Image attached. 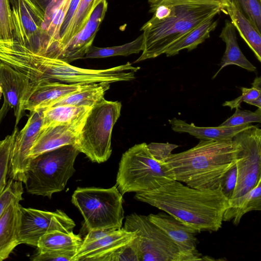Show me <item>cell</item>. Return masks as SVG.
<instances>
[{
	"label": "cell",
	"mask_w": 261,
	"mask_h": 261,
	"mask_svg": "<svg viewBox=\"0 0 261 261\" xmlns=\"http://www.w3.org/2000/svg\"><path fill=\"white\" fill-rule=\"evenodd\" d=\"M248 104L255 106L258 108L261 109V97L249 101Z\"/></svg>",
	"instance_id": "cell-45"
},
{
	"label": "cell",
	"mask_w": 261,
	"mask_h": 261,
	"mask_svg": "<svg viewBox=\"0 0 261 261\" xmlns=\"http://www.w3.org/2000/svg\"><path fill=\"white\" fill-rule=\"evenodd\" d=\"M142 34L134 41L126 44L108 47L91 46L84 59L102 58L117 56H127L138 54L143 49Z\"/></svg>",
	"instance_id": "cell-29"
},
{
	"label": "cell",
	"mask_w": 261,
	"mask_h": 261,
	"mask_svg": "<svg viewBox=\"0 0 261 261\" xmlns=\"http://www.w3.org/2000/svg\"><path fill=\"white\" fill-rule=\"evenodd\" d=\"M109 83L92 84L89 87L72 93L53 103L49 107L69 105L79 107L92 108L103 98L106 91L109 89ZM49 108V107H48Z\"/></svg>",
	"instance_id": "cell-26"
},
{
	"label": "cell",
	"mask_w": 261,
	"mask_h": 261,
	"mask_svg": "<svg viewBox=\"0 0 261 261\" xmlns=\"http://www.w3.org/2000/svg\"><path fill=\"white\" fill-rule=\"evenodd\" d=\"M252 122H261V109L255 112L249 110H241L236 108L234 113L227 119L219 126H234Z\"/></svg>",
	"instance_id": "cell-34"
},
{
	"label": "cell",
	"mask_w": 261,
	"mask_h": 261,
	"mask_svg": "<svg viewBox=\"0 0 261 261\" xmlns=\"http://www.w3.org/2000/svg\"><path fill=\"white\" fill-rule=\"evenodd\" d=\"M152 0H148V3H149L150 2H151Z\"/></svg>",
	"instance_id": "cell-47"
},
{
	"label": "cell",
	"mask_w": 261,
	"mask_h": 261,
	"mask_svg": "<svg viewBox=\"0 0 261 261\" xmlns=\"http://www.w3.org/2000/svg\"><path fill=\"white\" fill-rule=\"evenodd\" d=\"M136 234L134 242L139 261H192L194 256L183 252L147 216L133 213L127 216L123 227Z\"/></svg>",
	"instance_id": "cell-8"
},
{
	"label": "cell",
	"mask_w": 261,
	"mask_h": 261,
	"mask_svg": "<svg viewBox=\"0 0 261 261\" xmlns=\"http://www.w3.org/2000/svg\"><path fill=\"white\" fill-rule=\"evenodd\" d=\"M231 0H152L149 3V11L161 5L174 6L186 4H213L221 7L223 12H226V8L229 6Z\"/></svg>",
	"instance_id": "cell-36"
},
{
	"label": "cell",
	"mask_w": 261,
	"mask_h": 261,
	"mask_svg": "<svg viewBox=\"0 0 261 261\" xmlns=\"http://www.w3.org/2000/svg\"><path fill=\"white\" fill-rule=\"evenodd\" d=\"M237 168L236 165L230 168L222 178L220 187L224 196L229 200L233 193L237 182Z\"/></svg>",
	"instance_id": "cell-40"
},
{
	"label": "cell",
	"mask_w": 261,
	"mask_h": 261,
	"mask_svg": "<svg viewBox=\"0 0 261 261\" xmlns=\"http://www.w3.org/2000/svg\"><path fill=\"white\" fill-rule=\"evenodd\" d=\"M173 180L165 162L156 160L147 144L142 143L135 145L122 154L116 185L123 195L152 191Z\"/></svg>",
	"instance_id": "cell-5"
},
{
	"label": "cell",
	"mask_w": 261,
	"mask_h": 261,
	"mask_svg": "<svg viewBox=\"0 0 261 261\" xmlns=\"http://www.w3.org/2000/svg\"><path fill=\"white\" fill-rule=\"evenodd\" d=\"M91 108L69 105L55 106L42 111L41 129L49 127L72 123L85 118Z\"/></svg>",
	"instance_id": "cell-23"
},
{
	"label": "cell",
	"mask_w": 261,
	"mask_h": 261,
	"mask_svg": "<svg viewBox=\"0 0 261 261\" xmlns=\"http://www.w3.org/2000/svg\"><path fill=\"white\" fill-rule=\"evenodd\" d=\"M245 14L247 18L260 33L261 31V5L259 0H231Z\"/></svg>",
	"instance_id": "cell-32"
},
{
	"label": "cell",
	"mask_w": 261,
	"mask_h": 261,
	"mask_svg": "<svg viewBox=\"0 0 261 261\" xmlns=\"http://www.w3.org/2000/svg\"><path fill=\"white\" fill-rule=\"evenodd\" d=\"M99 0H80L75 14L64 36L60 40L56 58L65 45L86 25L95 5Z\"/></svg>",
	"instance_id": "cell-27"
},
{
	"label": "cell",
	"mask_w": 261,
	"mask_h": 261,
	"mask_svg": "<svg viewBox=\"0 0 261 261\" xmlns=\"http://www.w3.org/2000/svg\"><path fill=\"white\" fill-rule=\"evenodd\" d=\"M18 129L15 127L11 135L0 140V195L9 179L10 161L13 143Z\"/></svg>",
	"instance_id": "cell-30"
},
{
	"label": "cell",
	"mask_w": 261,
	"mask_h": 261,
	"mask_svg": "<svg viewBox=\"0 0 261 261\" xmlns=\"http://www.w3.org/2000/svg\"><path fill=\"white\" fill-rule=\"evenodd\" d=\"M261 210V178L256 186L242 198L239 205L234 208L226 209L223 221L232 220L233 224L238 225L242 217L252 211Z\"/></svg>",
	"instance_id": "cell-28"
},
{
	"label": "cell",
	"mask_w": 261,
	"mask_h": 261,
	"mask_svg": "<svg viewBox=\"0 0 261 261\" xmlns=\"http://www.w3.org/2000/svg\"><path fill=\"white\" fill-rule=\"evenodd\" d=\"M13 26L12 39L40 54L44 37L45 13L31 0H10Z\"/></svg>",
	"instance_id": "cell-10"
},
{
	"label": "cell",
	"mask_w": 261,
	"mask_h": 261,
	"mask_svg": "<svg viewBox=\"0 0 261 261\" xmlns=\"http://www.w3.org/2000/svg\"><path fill=\"white\" fill-rule=\"evenodd\" d=\"M219 37L225 42L226 49L220 63V68L212 77L213 80L222 69L230 65H237L251 72L256 70V67L246 58L240 48L237 42L236 28L231 21L225 20Z\"/></svg>",
	"instance_id": "cell-21"
},
{
	"label": "cell",
	"mask_w": 261,
	"mask_h": 261,
	"mask_svg": "<svg viewBox=\"0 0 261 261\" xmlns=\"http://www.w3.org/2000/svg\"><path fill=\"white\" fill-rule=\"evenodd\" d=\"M147 216L152 223L171 239L183 252L194 256L197 260L205 259L197 250V239L196 234L198 232L196 230L165 212L150 214Z\"/></svg>",
	"instance_id": "cell-15"
},
{
	"label": "cell",
	"mask_w": 261,
	"mask_h": 261,
	"mask_svg": "<svg viewBox=\"0 0 261 261\" xmlns=\"http://www.w3.org/2000/svg\"><path fill=\"white\" fill-rule=\"evenodd\" d=\"M39 9L45 13L48 6L54 1L56 0H31Z\"/></svg>",
	"instance_id": "cell-43"
},
{
	"label": "cell",
	"mask_w": 261,
	"mask_h": 261,
	"mask_svg": "<svg viewBox=\"0 0 261 261\" xmlns=\"http://www.w3.org/2000/svg\"><path fill=\"white\" fill-rule=\"evenodd\" d=\"M13 31L10 0H0V39H12Z\"/></svg>",
	"instance_id": "cell-35"
},
{
	"label": "cell",
	"mask_w": 261,
	"mask_h": 261,
	"mask_svg": "<svg viewBox=\"0 0 261 261\" xmlns=\"http://www.w3.org/2000/svg\"><path fill=\"white\" fill-rule=\"evenodd\" d=\"M135 198L171 215L198 233L221 228L228 200L221 187L200 190L176 180L160 188L137 193Z\"/></svg>",
	"instance_id": "cell-1"
},
{
	"label": "cell",
	"mask_w": 261,
	"mask_h": 261,
	"mask_svg": "<svg viewBox=\"0 0 261 261\" xmlns=\"http://www.w3.org/2000/svg\"><path fill=\"white\" fill-rule=\"evenodd\" d=\"M75 226L73 220L60 210L49 212L21 206L19 243L37 247L44 234L54 230L71 232Z\"/></svg>",
	"instance_id": "cell-11"
},
{
	"label": "cell",
	"mask_w": 261,
	"mask_h": 261,
	"mask_svg": "<svg viewBox=\"0 0 261 261\" xmlns=\"http://www.w3.org/2000/svg\"><path fill=\"white\" fill-rule=\"evenodd\" d=\"M147 146L153 156L161 162H165L172 150L178 147L177 145L169 143H151Z\"/></svg>",
	"instance_id": "cell-39"
},
{
	"label": "cell",
	"mask_w": 261,
	"mask_h": 261,
	"mask_svg": "<svg viewBox=\"0 0 261 261\" xmlns=\"http://www.w3.org/2000/svg\"><path fill=\"white\" fill-rule=\"evenodd\" d=\"M241 146L233 140H201L194 147L171 154L165 164L174 180L191 188L215 189L238 160Z\"/></svg>",
	"instance_id": "cell-2"
},
{
	"label": "cell",
	"mask_w": 261,
	"mask_h": 261,
	"mask_svg": "<svg viewBox=\"0 0 261 261\" xmlns=\"http://www.w3.org/2000/svg\"><path fill=\"white\" fill-rule=\"evenodd\" d=\"M83 240L73 231L54 230L43 235L38 240L37 248L40 252L54 250L77 251Z\"/></svg>",
	"instance_id": "cell-25"
},
{
	"label": "cell",
	"mask_w": 261,
	"mask_h": 261,
	"mask_svg": "<svg viewBox=\"0 0 261 261\" xmlns=\"http://www.w3.org/2000/svg\"><path fill=\"white\" fill-rule=\"evenodd\" d=\"M80 0H71L66 15L61 25L59 33V41L64 36L77 8ZM58 48V46H57ZM57 54V53H56Z\"/></svg>",
	"instance_id": "cell-41"
},
{
	"label": "cell",
	"mask_w": 261,
	"mask_h": 261,
	"mask_svg": "<svg viewBox=\"0 0 261 261\" xmlns=\"http://www.w3.org/2000/svg\"><path fill=\"white\" fill-rule=\"evenodd\" d=\"M242 94L234 99L230 101H226L223 103V106H227L231 110L241 107L242 102L247 103L252 100L261 97V90L252 87L250 88L241 87Z\"/></svg>",
	"instance_id": "cell-38"
},
{
	"label": "cell",
	"mask_w": 261,
	"mask_h": 261,
	"mask_svg": "<svg viewBox=\"0 0 261 261\" xmlns=\"http://www.w3.org/2000/svg\"><path fill=\"white\" fill-rule=\"evenodd\" d=\"M20 202L17 200L12 202L0 217V261L8 258L15 248L20 244Z\"/></svg>",
	"instance_id": "cell-19"
},
{
	"label": "cell",
	"mask_w": 261,
	"mask_h": 261,
	"mask_svg": "<svg viewBox=\"0 0 261 261\" xmlns=\"http://www.w3.org/2000/svg\"><path fill=\"white\" fill-rule=\"evenodd\" d=\"M107 8V0H99L94 8L86 25L65 45L58 59L68 63L84 59L92 45Z\"/></svg>",
	"instance_id": "cell-14"
},
{
	"label": "cell",
	"mask_w": 261,
	"mask_h": 261,
	"mask_svg": "<svg viewBox=\"0 0 261 261\" xmlns=\"http://www.w3.org/2000/svg\"><path fill=\"white\" fill-rule=\"evenodd\" d=\"M121 108V102L103 98L88 112L75 145L92 162L101 163L109 159L112 130Z\"/></svg>",
	"instance_id": "cell-6"
},
{
	"label": "cell",
	"mask_w": 261,
	"mask_h": 261,
	"mask_svg": "<svg viewBox=\"0 0 261 261\" xmlns=\"http://www.w3.org/2000/svg\"><path fill=\"white\" fill-rule=\"evenodd\" d=\"M171 129L177 133H186L200 140H232L238 133L253 126L251 123L234 126L199 127L176 118L168 120Z\"/></svg>",
	"instance_id": "cell-20"
},
{
	"label": "cell",
	"mask_w": 261,
	"mask_h": 261,
	"mask_svg": "<svg viewBox=\"0 0 261 261\" xmlns=\"http://www.w3.org/2000/svg\"><path fill=\"white\" fill-rule=\"evenodd\" d=\"M10 107L7 103L4 101L3 105L0 109V124L8 112Z\"/></svg>",
	"instance_id": "cell-44"
},
{
	"label": "cell",
	"mask_w": 261,
	"mask_h": 261,
	"mask_svg": "<svg viewBox=\"0 0 261 261\" xmlns=\"http://www.w3.org/2000/svg\"><path fill=\"white\" fill-rule=\"evenodd\" d=\"M80 153L75 145H66L31 160L24 183L28 193L51 198L63 191L75 171L74 164Z\"/></svg>",
	"instance_id": "cell-4"
},
{
	"label": "cell",
	"mask_w": 261,
	"mask_h": 261,
	"mask_svg": "<svg viewBox=\"0 0 261 261\" xmlns=\"http://www.w3.org/2000/svg\"><path fill=\"white\" fill-rule=\"evenodd\" d=\"M89 84H69L58 82H46L33 85L31 95L24 106L30 112L43 110L62 98L80 90Z\"/></svg>",
	"instance_id": "cell-17"
},
{
	"label": "cell",
	"mask_w": 261,
	"mask_h": 261,
	"mask_svg": "<svg viewBox=\"0 0 261 261\" xmlns=\"http://www.w3.org/2000/svg\"><path fill=\"white\" fill-rule=\"evenodd\" d=\"M42 123V110L32 111L24 126L17 134L11 154L9 178L25 183L31 161L30 150L39 135Z\"/></svg>",
	"instance_id": "cell-12"
},
{
	"label": "cell",
	"mask_w": 261,
	"mask_h": 261,
	"mask_svg": "<svg viewBox=\"0 0 261 261\" xmlns=\"http://www.w3.org/2000/svg\"><path fill=\"white\" fill-rule=\"evenodd\" d=\"M115 230L112 229H94L88 231V232L84 239L81 245H85L86 244L91 243L99 240L103 237L112 233Z\"/></svg>",
	"instance_id": "cell-42"
},
{
	"label": "cell",
	"mask_w": 261,
	"mask_h": 261,
	"mask_svg": "<svg viewBox=\"0 0 261 261\" xmlns=\"http://www.w3.org/2000/svg\"><path fill=\"white\" fill-rule=\"evenodd\" d=\"M122 195L116 185L108 189L78 187L71 202L82 214L88 231L117 230L122 228L124 218Z\"/></svg>",
	"instance_id": "cell-7"
},
{
	"label": "cell",
	"mask_w": 261,
	"mask_h": 261,
	"mask_svg": "<svg viewBox=\"0 0 261 261\" xmlns=\"http://www.w3.org/2000/svg\"><path fill=\"white\" fill-rule=\"evenodd\" d=\"M260 2H261V0H259Z\"/></svg>",
	"instance_id": "cell-48"
},
{
	"label": "cell",
	"mask_w": 261,
	"mask_h": 261,
	"mask_svg": "<svg viewBox=\"0 0 261 261\" xmlns=\"http://www.w3.org/2000/svg\"><path fill=\"white\" fill-rule=\"evenodd\" d=\"M76 251L54 250L47 252L37 251L30 259L33 261H72Z\"/></svg>",
	"instance_id": "cell-37"
},
{
	"label": "cell",
	"mask_w": 261,
	"mask_h": 261,
	"mask_svg": "<svg viewBox=\"0 0 261 261\" xmlns=\"http://www.w3.org/2000/svg\"><path fill=\"white\" fill-rule=\"evenodd\" d=\"M232 140L241 146L236 164L237 182L227 209L237 207L243 196L261 178V129L253 125L236 134Z\"/></svg>",
	"instance_id": "cell-9"
},
{
	"label": "cell",
	"mask_w": 261,
	"mask_h": 261,
	"mask_svg": "<svg viewBox=\"0 0 261 261\" xmlns=\"http://www.w3.org/2000/svg\"><path fill=\"white\" fill-rule=\"evenodd\" d=\"M136 237L134 231L123 228L96 241L81 245L72 261H97L101 256L130 242Z\"/></svg>",
	"instance_id": "cell-18"
},
{
	"label": "cell",
	"mask_w": 261,
	"mask_h": 261,
	"mask_svg": "<svg viewBox=\"0 0 261 261\" xmlns=\"http://www.w3.org/2000/svg\"><path fill=\"white\" fill-rule=\"evenodd\" d=\"M133 240L129 243L101 256L97 261H139Z\"/></svg>",
	"instance_id": "cell-33"
},
{
	"label": "cell",
	"mask_w": 261,
	"mask_h": 261,
	"mask_svg": "<svg viewBox=\"0 0 261 261\" xmlns=\"http://www.w3.org/2000/svg\"><path fill=\"white\" fill-rule=\"evenodd\" d=\"M3 94V90H2V88L0 85V99L1 98V97H2V95Z\"/></svg>",
	"instance_id": "cell-46"
},
{
	"label": "cell",
	"mask_w": 261,
	"mask_h": 261,
	"mask_svg": "<svg viewBox=\"0 0 261 261\" xmlns=\"http://www.w3.org/2000/svg\"><path fill=\"white\" fill-rule=\"evenodd\" d=\"M211 17L195 28L186 36L172 44L165 51L167 57L177 55L180 51L186 49L191 51L210 37V33L218 24V21Z\"/></svg>",
	"instance_id": "cell-24"
},
{
	"label": "cell",
	"mask_w": 261,
	"mask_h": 261,
	"mask_svg": "<svg viewBox=\"0 0 261 261\" xmlns=\"http://www.w3.org/2000/svg\"><path fill=\"white\" fill-rule=\"evenodd\" d=\"M223 9L213 4H186L172 6L170 15L162 19L153 16L140 29L143 31L142 53L135 62L156 58L174 43Z\"/></svg>",
	"instance_id": "cell-3"
},
{
	"label": "cell",
	"mask_w": 261,
	"mask_h": 261,
	"mask_svg": "<svg viewBox=\"0 0 261 261\" xmlns=\"http://www.w3.org/2000/svg\"><path fill=\"white\" fill-rule=\"evenodd\" d=\"M86 117L72 123L40 129L30 150L31 160L61 146L75 145Z\"/></svg>",
	"instance_id": "cell-16"
},
{
	"label": "cell",
	"mask_w": 261,
	"mask_h": 261,
	"mask_svg": "<svg viewBox=\"0 0 261 261\" xmlns=\"http://www.w3.org/2000/svg\"><path fill=\"white\" fill-rule=\"evenodd\" d=\"M22 184L20 181L9 178L4 191L0 195V217L12 202L22 199Z\"/></svg>",
	"instance_id": "cell-31"
},
{
	"label": "cell",
	"mask_w": 261,
	"mask_h": 261,
	"mask_svg": "<svg viewBox=\"0 0 261 261\" xmlns=\"http://www.w3.org/2000/svg\"><path fill=\"white\" fill-rule=\"evenodd\" d=\"M225 11L231 19V22L237 29L241 37L254 53L256 58L261 62V36L251 22L233 1Z\"/></svg>",
	"instance_id": "cell-22"
},
{
	"label": "cell",
	"mask_w": 261,
	"mask_h": 261,
	"mask_svg": "<svg viewBox=\"0 0 261 261\" xmlns=\"http://www.w3.org/2000/svg\"><path fill=\"white\" fill-rule=\"evenodd\" d=\"M0 85L4 101L13 109L16 127L25 114L24 106L31 95L33 84L23 73L0 61Z\"/></svg>",
	"instance_id": "cell-13"
}]
</instances>
